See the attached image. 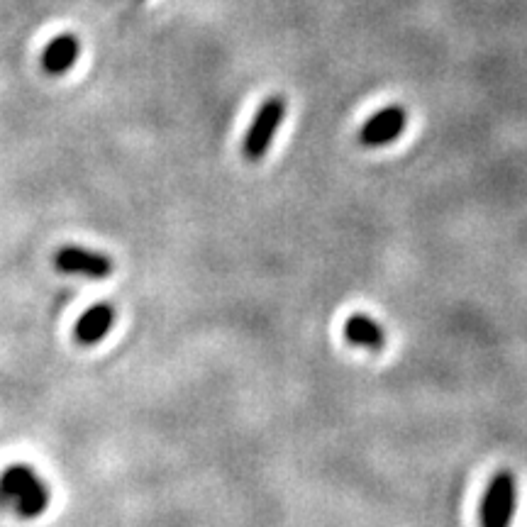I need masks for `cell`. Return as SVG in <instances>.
I'll return each instance as SVG.
<instances>
[{
    "mask_svg": "<svg viewBox=\"0 0 527 527\" xmlns=\"http://www.w3.org/2000/svg\"><path fill=\"white\" fill-rule=\"evenodd\" d=\"M515 508H518V479L510 469L496 471L481 498V527H510Z\"/></svg>",
    "mask_w": 527,
    "mask_h": 527,
    "instance_id": "cell-2",
    "label": "cell"
},
{
    "mask_svg": "<svg viewBox=\"0 0 527 527\" xmlns=\"http://www.w3.org/2000/svg\"><path fill=\"white\" fill-rule=\"evenodd\" d=\"M408 125V113L401 105H386L379 113L371 115L359 130V142L364 147H386L403 135Z\"/></svg>",
    "mask_w": 527,
    "mask_h": 527,
    "instance_id": "cell-5",
    "label": "cell"
},
{
    "mask_svg": "<svg viewBox=\"0 0 527 527\" xmlns=\"http://www.w3.org/2000/svg\"><path fill=\"white\" fill-rule=\"evenodd\" d=\"M54 266H57L61 274L86 276V279H108L115 269L113 259L108 254L96 252V249L76 247V244L61 247L54 254Z\"/></svg>",
    "mask_w": 527,
    "mask_h": 527,
    "instance_id": "cell-4",
    "label": "cell"
},
{
    "mask_svg": "<svg viewBox=\"0 0 527 527\" xmlns=\"http://www.w3.org/2000/svg\"><path fill=\"white\" fill-rule=\"evenodd\" d=\"M49 506V488L30 464H10L0 474V508L13 510L20 518L32 520Z\"/></svg>",
    "mask_w": 527,
    "mask_h": 527,
    "instance_id": "cell-1",
    "label": "cell"
},
{
    "mask_svg": "<svg viewBox=\"0 0 527 527\" xmlns=\"http://www.w3.org/2000/svg\"><path fill=\"white\" fill-rule=\"evenodd\" d=\"M115 325V308L110 303H96L81 315L79 323L74 327L76 342L83 347L98 345L105 340V335L110 332V327Z\"/></svg>",
    "mask_w": 527,
    "mask_h": 527,
    "instance_id": "cell-6",
    "label": "cell"
},
{
    "mask_svg": "<svg viewBox=\"0 0 527 527\" xmlns=\"http://www.w3.org/2000/svg\"><path fill=\"white\" fill-rule=\"evenodd\" d=\"M345 340L354 347L381 352V349L386 347V332L384 327L376 323L374 318H369V315L354 313L345 320Z\"/></svg>",
    "mask_w": 527,
    "mask_h": 527,
    "instance_id": "cell-8",
    "label": "cell"
},
{
    "mask_svg": "<svg viewBox=\"0 0 527 527\" xmlns=\"http://www.w3.org/2000/svg\"><path fill=\"white\" fill-rule=\"evenodd\" d=\"M286 118V98L284 96H269L259 105L257 115H254L252 125H249L247 137L242 142V154L249 162H259L264 154L269 152L271 142H274L276 132H279L281 122Z\"/></svg>",
    "mask_w": 527,
    "mask_h": 527,
    "instance_id": "cell-3",
    "label": "cell"
},
{
    "mask_svg": "<svg viewBox=\"0 0 527 527\" xmlns=\"http://www.w3.org/2000/svg\"><path fill=\"white\" fill-rule=\"evenodd\" d=\"M81 54V42L79 37L66 32V35L54 37L52 42L44 47L42 52V69L47 71L49 76H61L76 64Z\"/></svg>",
    "mask_w": 527,
    "mask_h": 527,
    "instance_id": "cell-7",
    "label": "cell"
}]
</instances>
